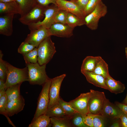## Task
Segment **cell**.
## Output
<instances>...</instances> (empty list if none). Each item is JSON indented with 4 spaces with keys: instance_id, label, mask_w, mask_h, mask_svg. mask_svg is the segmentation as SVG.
<instances>
[{
    "instance_id": "cell-43",
    "label": "cell",
    "mask_w": 127,
    "mask_h": 127,
    "mask_svg": "<svg viewBox=\"0 0 127 127\" xmlns=\"http://www.w3.org/2000/svg\"><path fill=\"white\" fill-rule=\"evenodd\" d=\"M5 81L0 79V91L4 89L5 90Z\"/></svg>"
},
{
    "instance_id": "cell-13",
    "label": "cell",
    "mask_w": 127,
    "mask_h": 127,
    "mask_svg": "<svg viewBox=\"0 0 127 127\" xmlns=\"http://www.w3.org/2000/svg\"><path fill=\"white\" fill-rule=\"evenodd\" d=\"M74 28L67 24L56 23L52 25L49 29L51 36L69 38L73 35Z\"/></svg>"
},
{
    "instance_id": "cell-40",
    "label": "cell",
    "mask_w": 127,
    "mask_h": 127,
    "mask_svg": "<svg viewBox=\"0 0 127 127\" xmlns=\"http://www.w3.org/2000/svg\"><path fill=\"white\" fill-rule=\"evenodd\" d=\"M119 119L121 127H127V113L123 112Z\"/></svg>"
},
{
    "instance_id": "cell-15",
    "label": "cell",
    "mask_w": 127,
    "mask_h": 127,
    "mask_svg": "<svg viewBox=\"0 0 127 127\" xmlns=\"http://www.w3.org/2000/svg\"><path fill=\"white\" fill-rule=\"evenodd\" d=\"M14 14H4L0 16V34L6 36H11L13 32L12 21Z\"/></svg>"
},
{
    "instance_id": "cell-11",
    "label": "cell",
    "mask_w": 127,
    "mask_h": 127,
    "mask_svg": "<svg viewBox=\"0 0 127 127\" xmlns=\"http://www.w3.org/2000/svg\"><path fill=\"white\" fill-rule=\"evenodd\" d=\"M90 92L81 93L75 99L69 102L74 109L82 115L90 113L88 100Z\"/></svg>"
},
{
    "instance_id": "cell-14",
    "label": "cell",
    "mask_w": 127,
    "mask_h": 127,
    "mask_svg": "<svg viewBox=\"0 0 127 127\" xmlns=\"http://www.w3.org/2000/svg\"><path fill=\"white\" fill-rule=\"evenodd\" d=\"M123 112L116 105L107 99L100 115L106 118L118 119L120 118Z\"/></svg>"
},
{
    "instance_id": "cell-26",
    "label": "cell",
    "mask_w": 127,
    "mask_h": 127,
    "mask_svg": "<svg viewBox=\"0 0 127 127\" xmlns=\"http://www.w3.org/2000/svg\"><path fill=\"white\" fill-rule=\"evenodd\" d=\"M66 22L70 27L74 28L76 27L81 26L85 24V19L68 12L67 14Z\"/></svg>"
},
{
    "instance_id": "cell-3",
    "label": "cell",
    "mask_w": 127,
    "mask_h": 127,
    "mask_svg": "<svg viewBox=\"0 0 127 127\" xmlns=\"http://www.w3.org/2000/svg\"><path fill=\"white\" fill-rule=\"evenodd\" d=\"M51 37L45 38L37 48L38 62L40 65H46L56 52L54 43Z\"/></svg>"
},
{
    "instance_id": "cell-28",
    "label": "cell",
    "mask_w": 127,
    "mask_h": 127,
    "mask_svg": "<svg viewBox=\"0 0 127 127\" xmlns=\"http://www.w3.org/2000/svg\"><path fill=\"white\" fill-rule=\"evenodd\" d=\"M58 103L63 110L67 116L69 118L77 113L73 108L69 102L65 101L60 97Z\"/></svg>"
},
{
    "instance_id": "cell-24",
    "label": "cell",
    "mask_w": 127,
    "mask_h": 127,
    "mask_svg": "<svg viewBox=\"0 0 127 127\" xmlns=\"http://www.w3.org/2000/svg\"><path fill=\"white\" fill-rule=\"evenodd\" d=\"M22 83L16 84L7 88L5 91L7 96V103L19 98L21 95L20 87Z\"/></svg>"
},
{
    "instance_id": "cell-35",
    "label": "cell",
    "mask_w": 127,
    "mask_h": 127,
    "mask_svg": "<svg viewBox=\"0 0 127 127\" xmlns=\"http://www.w3.org/2000/svg\"><path fill=\"white\" fill-rule=\"evenodd\" d=\"M106 118L101 115H96L93 120V127H105L106 123Z\"/></svg>"
},
{
    "instance_id": "cell-8",
    "label": "cell",
    "mask_w": 127,
    "mask_h": 127,
    "mask_svg": "<svg viewBox=\"0 0 127 127\" xmlns=\"http://www.w3.org/2000/svg\"><path fill=\"white\" fill-rule=\"evenodd\" d=\"M59 9L57 5L54 4L46 7L44 12V19L37 23L28 26L29 29L31 30L41 26L48 28H49L52 25L55 23L56 16Z\"/></svg>"
},
{
    "instance_id": "cell-44",
    "label": "cell",
    "mask_w": 127,
    "mask_h": 127,
    "mask_svg": "<svg viewBox=\"0 0 127 127\" xmlns=\"http://www.w3.org/2000/svg\"><path fill=\"white\" fill-rule=\"evenodd\" d=\"M5 91V89L0 91V97L6 94Z\"/></svg>"
},
{
    "instance_id": "cell-5",
    "label": "cell",
    "mask_w": 127,
    "mask_h": 127,
    "mask_svg": "<svg viewBox=\"0 0 127 127\" xmlns=\"http://www.w3.org/2000/svg\"><path fill=\"white\" fill-rule=\"evenodd\" d=\"M107 12V7L102 1H101L93 11L86 16L85 25L91 30H96L100 19L104 16Z\"/></svg>"
},
{
    "instance_id": "cell-29",
    "label": "cell",
    "mask_w": 127,
    "mask_h": 127,
    "mask_svg": "<svg viewBox=\"0 0 127 127\" xmlns=\"http://www.w3.org/2000/svg\"><path fill=\"white\" fill-rule=\"evenodd\" d=\"M73 127H89L84 123L81 114L77 113L69 118Z\"/></svg>"
},
{
    "instance_id": "cell-48",
    "label": "cell",
    "mask_w": 127,
    "mask_h": 127,
    "mask_svg": "<svg viewBox=\"0 0 127 127\" xmlns=\"http://www.w3.org/2000/svg\"><path fill=\"white\" fill-rule=\"evenodd\" d=\"M126 58H127V56H126Z\"/></svg>"
},
{
    "instance_id": "cell-38",
    "label": "cell",
    "mask_w": 127,
    "mask_h": 127,
    "mask_svg": "<svg viewBox=\"0 0 127 127\" xmlns=\"http://www.w3.org/2000/svg\"><path fill=\"white\" fill-rule=\"evenodd\" d=\"M39 5L44 7L49 6V4L52 3L56 5L57 0H36Z\"/></svg>"
},
{
    "instance_id": "cell-10",
    "label": "cell",
    "mask_w": 127,
    "mask_h": 127,
    "mask_svg": "<svg viewBox=\"0 0 127 127\" xmlns=\"http://www.w3.org/2000/svg\"><path fill=\"white\" fill-rule=\"evenodd\" d=\"M66 75L63 74L52 79L49 90V102L48 108L58 103L60 98V91L62 82Z\"/></svg>"
},
{
    "instance_id": "cell-18",
    "label": "cell",
    "mask_w": 127,
    "mask_h": 127,
    "mask_svg": "<svg viewBox=\"0 0 127 127\" xmlns=\"http://www.w3.org/2000/svg\"><path fill=\"white\" fill-rule=\"evenodd\" d=\"M108 90L116 94L123 92L125 89L124 85L121 82L117 81L109 75L105 79Z\"/></svg>"
},
{
    "instance_id": "cell-23",
    "label": "cell",
    "mask_w": 127,
    "mask_h": 127,
    "mask_svg": "<svg viewBox=\"0 0 127 127\" xmlns=\"http://www.w3.org/2000/svg\"><path fill=\"white\" fill-rule=\"evenodd\" d=\"M92 72L102 76L105 79L109 75L108 65L102 57L97 62Z\"/></svg>"
},
{
    "instance_id": "cell-12",
    "label": "cell",
    "mask_w": 127,
    "mask_h": 127,
    "mask_svg": "<svg viewBox=\"0 0 127 127\" xmlns=\"http://www.w3.org/2000/svg\"><path fill=\"white\" fill-rule=\"evenodd\" d=\"M57 5L60 9L64 10L75 15L82 19H85L83 10L73 1L57 0Z\"/></svg>"
},
{
    "instance_id": "cell-4",
    "label": "cell",
    "mask_w": 127,
    "mask_h": 127,
    "mask_svg": "<svg viewBox=\"0 0 127 127\" xmlns=\"http://www.w3.org/2000/svg\"><path fill=\"white\" fill-rule=\"evenodd\" d=\"M52 81L50 78L42 85L43 87L39 95L36 110L32 121L40 116L45 114L48 107L49 102V90Z\"/></svg>"
},
{
    "instance_id": "cell-19",
    "label": "cell",
    "mask_w": 127,
    "mask_h": 127,
    "mask_svg": "<svg viewBox=\"0 0 127 127\" xmlns=\"http://www.w3.org/2000/svg\"><path fill=\"white\" fill-rule=\"evenodd\" d=\"M20 13L19 7L15 1L8 2H0V15L19 14Z\"/></svg>"
},
{
    "instance_id": "cell-31",
    "label": "cell",
    "mask_w": 127,
    "mask_h": 127,
    "mask_svg": "<svg viewBox=\"0 0 127 127\" xmlns=\"http://www.w3.org/2000/svg\"><path fill=\"white\" fill-rule=\"evenodd\" d=\"M25 62L36 63L38 62V52L37 48L28 53L22 55Z\"/></svg>"
},
{
    "instance_id": "cell-16",
    "label": "cell",
    "mask_w": 127,
    "mask_h": 127,
    "mask_svg": "<svg viewBox=\"0 0 127 127\" xmlns=\"http://www.w3.org/2000/svg\"><path fill=\"white\" fill-rule=\"evenodd\" d=\"M25 100L21 95L18 98L7 103L6 107V113L9 117L17 114L23 109Z\"/></svg>"
},
{
    "instance_id": "cell-46",
    "label": "cell",
    "mask_w": 127,
    "mask_h": 127,
    "mask_svg": "<svg viewBox=\"0 0 127 127\" xmlns=\"http://www.w3.org/2000/svg\"><path fill=\"white\" fill-rule=\"evenodd\" d=\"M123 103L127 104V94L123 102Z\"/></svg>"
},
{
    "instance_id": "cell-41",
    "label": "cell",
    "mask_w": 127,
    "mask_h": 127,
    "mask_svg": "<svg viewBox=\"0 0 127 127\" xmlns=\"http://www.w3.org/2000/svg\"><path fill=\"white\" fill-rule=\"evenodd\" d=\"M115 104L123 112L127 113V104L116 102Z\"/></svg>"
},
{
    "instance_id": "cell-37",
    "label": "cell",
    "mask_w": 127,
    "mask_h": 127,
    "mask_svg": "<svg viewBox=\"0 0 127 127\" xmlns=\"http://www.w3.org/2000/svg\"><path fill=\"white\" fill-rule=\"evenodd\" d=\"M82 115L84 123L89 127H93V120L94 117L96 115L90 113L87 114Z\"/></svg>"
},
{
    "instance_id": "cell-30",
    "label": "cell",
    "mask_w": 127,
    "mask_h": 127,
    "mask_svg": "<svg viewBox=\"0 0 127 127\" xmlns=\"http://www.w3.org/2000/svg\"><path fill=\"white\" fill-rule=\"evenodd\" d=\"M7 103V96L6 94L0 97V113L6 117L9 123L12 126H15L13 123L7 115L6 111V107Z\"/></svg>"
},
{
    "instance_id": "cell-9",
    "label": "cell",
    "mask_w": 127,
    "mask_h": 127,
    "mask_svg": "<svg viewBox=\"0 0 127 127\" xmlns=\"http://www.w3.org/2000/svg\"><path fill=\"white\" fill-rule=\"evenodd\" d=\"M50 36L49 28L41 26L30 30V33L27 35L24 41L37 48L45 38Z\"/></svg>"
},
{
    "instance_id": "cell-39",
    "label": "cell",
    "mask_w": 127,
    "mask_h": 127,
    "mask_svg": "<svg viewBox=\"0 0 127 127\" xmlns=\"http://www.w3.org/2000/svg\"><path fill=\"white\" fill-rule=\"evenodd\" d=\"M90 0H72L84 10Z\"/></svg>"
},
{
    "instance_id": "cell-7",
    "label": "cell",
    "mask_w": 127,
    "mask_h": 127,
    "mask_svg": "<svg viewBox=\"0 0 127 127\" xmlns=\"http://www.w3.org/2000/svg\"><path fill=\"white\" fill-rule=\"evenodd\" d=\"M46 7L38 4L28 13L20 17L19 20L23 24L28 26L40 22L45 16Z\"/></svg>"
},
{
    "instance_id": "cell-21",
    "label": "cell",
    "mask_w": 127,
    "mask_h": 127,
    "mask_svg": "<svg viewBox=\"0 0 127 127\" xmlns=\"http://www.w3.org/2000/svg\"><path fill=\"white\" fill-rule=\"evenodd\" d=\"M15 0L20 10V17L26 15L38 4L36 0Z\"/></svg>"
},
{
    "instance_id": "cell-33",
    "label": "cell",
    "mask_w": 127,
    "mask_h": 127,
    "mask_svg": "<svg viewBox=\"0 0 127 127\" xmlns=\"http://www.w3.org/2000/svg\"><path fill=\"white\" fill-rule=\"evenodd\" d=\"M102 0H90L83 10L85 17L93 11Z\"/></svg>"
},
{
    "instance_id": "cell-22",
    "label": "cell",
    "mask_w": 127,
    "mask_h": 127,
    "mask_svg": "<svg viewBox=\"0 0 127 127\" xmlns=\"http://www.w3.org/2000/svg\"><path fill=\"white\" fill-rule=\"evenodd\" d=\"M45 114L50 118L69 117L67 116L63 110L58 103L48 108Z\"/></svg>"
},
{
    "instance_id": "cell-36",
    "label": "cell",
    "mask_w": 127,
    "mask_h": 127,
    "mask_svg": "<svg viewBox=\"0 0 127 127\" xmlns=\"http://www.w3.org/2000/svg\"><path fill=\"white\" fill-rule=\"evenodd\" d=\"M68 12L63 10L59 9L55 18V22L66 24V19Z\"/></svg>"
},
{
    "instance_id": "cell-47",
    "label": "cell",
    "mask_w": 127,
    "mask_h": 127,
    "mask_svg": "<svg viewBox=\"0 0 127 127\" xmlns=\"http://www.w3.org/2000/svg\"><path fill=\"white\" fill-rule=\"evenodd\" d=\"M125 55L126 56H127V47H126L125 49Z\"/></svg>"
},
{
    "instance_id": "cell-6",
    "label": "cell",
    "mask_w": 127,
    "mask_h": 127,
    "mask_svg": "<svg viewBox=\"0 0 127 127\" xmlns=\"http://www.w3.org/2000/svg\"><path fill=\"white\" fill-rule=\"evenodd\" d=\"M90 92L88 100L90 113L95 115H100L107 99L105 94L103 92L92 89H90Z\"/></svg>"
},
{
    "instance_id": "cell-17",
    "label": "cell",
    "mask_w": 127,
    "mask_h": 127,
    "mask_svg": "<svg viewBox=\"0 0 127 127\" xmlns=\"http://www.w3.org/2000/svg\"><path fill=\"white\" fill-rule=\"evenodd\" d=\"M81 72L89 83L96 87L108 90L105 79L102 76L92 72L84 71Z\"/></svg>"
},
{
    "instance_id": "cell-49",
    "label": "cell",
    "mask_w": 127,
    "mask_h": 127,
    "mask_svg": "<svg viewBox=\"0 0 127 127\" xmlns=\"http://www.w3.org/2000/svg\"></svg>"
},
{
    "instance_id": "cell-2",
    "label": "cell",
    "mask_w": 127,
    "mask_h": 127,
    "mask_svg": "<svg viewBox=\"0 0 127 127\" xmlns=\"http://www.w3.org/2000/svg\"><path fill=\"white\" fill-rule=\"evenodd\" d=\"M7 66L6 90L12 85L28 81V70L26 66L23 68H19L14 66L8 62Z\"/></svg>"
},
{
    "instance_id": "cell-25",
    "label": "cell",
    "mask_w": 127,
    "mask_h": 127,
    "mask_svg": "<svg viewBox=\"0 0 127 127\" xmlns=\"http://www.w3.org/2000/svg\"><path fill=\"white\" fill-rule=\"evenodd\" d=\"M51 126L50 118L45 114L41 115L32 121L28 127H47Z\"/></svg>"
},
{
    "instance_id": "cell-20",
    "label": "cell",
    "mask_w": 127,
    "mask_h": 127,
    "mask_svg": "<svg viewBox=\"0 0 127 127\" xmlns=\"http://www.w3.org/2000/svg\"><path fill=\"white\" fill-rule=\"evenodd\" d=\"M101 57L99 56L86 57L83 61L81 68V72L84 71L93 72L97 62Z\"/></svg>"
},
{
    "instance_id": "cell-1",
    "label": "cell",
    "mask_w": 127,
    "mask_h": 127,
    "mask_svg": "<svg viewBox=\"0 0 127 127\" xmlns=\"http://www.w3.org/2000/svg\"><path fill=\"white\" fill-rule=\"evenodd\" d=\"M28 70V81L31 85H43L50 79L46 71V64L40 65L38 62H26Z\"/></svg>"
},
{
    "instance_id": "cell-27",
    "label": "cell",
    "mask_w": 127,
    "mask_h": 127,
    "mask_svg": "<svg viewBox=\"0 0 127 127\" xmlns=\"http://www.w3.org/2000/svg\"><path fill=\"white\" fill-rule=\"evenodd\" d=\"M50 123L53 127H73L69 117H50Z\"/></svg>"
},
{
    "instance_id": "cell-42",
    "label": "cell",
    "mask_w": 127,
    "mask_h": 127,
    "mask_svg": "<svg viewBox=\"0 0 127 127\" xmlns=\"http://www.w3.org/2000/svg\"><path fill=\"white\" fill-rule=\"evenodd\" d=\"M110 127H121L120 120V119L118 120L115 122L110 126Z\"/></svg>"
},
{
    "instance_id": "cell-32",
    "label": "cell",
    "mask_w": 127,
    "mask_h": 127,
    "mask_svg": "<svg viewBox=\"0 0 127 127\" xmlns=\"http://www.w3.org/2000/svg\"><path fill=\"white\" fill-rule=\"evenodd\" d=\"M3 54L1 50L0 51V79L5 82L7 78V62L3 59Z\"/></svg>"
},
{
    "instance_id": "cell-34",
    "label": "cell",
    "mask_w": 127,
    "mask_h": 127,
    "mask_svg": "<svg viewBox=\"0 0 127 127\" xmlns=\"http://www.w3.org/2000/svg\"><path fill=\"white\" fill-rule=\"evenodd\" d=\"M36 47L28 42H22L18 49V52L21 54L28 53L33 50Z\"/></svg>"
},
{
    "instance_id": "cell-45",
    "label": "cell",
    "mask_w": 127,
    "mask_h": 127,
    "mask_svg": "<svg viewBox=\"0 0 127 127\" xmlns=\"http://www.w3.org/2000/svg\"><path fill=\"white\" fill-rule=\"evenodd\" d=\"M15 1V0H0V2H8Z\"/></svg>"
}]
</instances>
